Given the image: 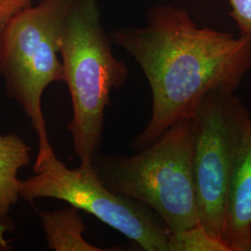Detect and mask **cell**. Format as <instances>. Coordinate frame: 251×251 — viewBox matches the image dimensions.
Returning a JSON list of instances; mask_svg holds the SVG:
<instances>
[{
    "label": "cell",
    "mask_w": 251,
    "mask_h": 251,
    "mask_svg": "<svg viewBox=\"0 0 251 251\" xmlns=\"http://www.w3.org/2000/svg\"><path fill=\"white\" fill-rule=\"evenodd\" d=\"M35 176L21 180L19 197L29 203L38 198L67 202L136 243L143 251H169L170 230L152 209L118 195L100 179L93 167L70 170L53 150L36 156Z\"/></svg>",
    "instance_id": "5"
},
{
    "label": "cell",
    "mask_w": 251,
    "mask_h": 251,
    "mask_svg": "<svg viewBox=\"0 0 251 251\" xmlns=\"http://www.w3.org/2000/svg\"><path fill=\"white\" fill-rule=\"evenodd\" d=\"M72 0H42L11 19L0 37V74L9 99L30 119L38 138V152L53 150L47 131L42 96L52 82L64 80L59 60Z\"/></svg>",
    "instance_id": "4"
},
{
    "label": "cell",
    "mask_w": 251,
    "mask_h": 251,
    "mask_svg": "<svg viewBox=\"0 0 251 251\" xmlns=\"http://www.w3.org/2000/svg\"><path fill=\"white\" fill-rule=\"evenodd\" d=\"M115 41L139 63L152 92L137 151L191 117L207 94L235 91L251 68V36L198 27L184 9H153L147 26L118 32Z\"/></svg>",
    "instance_id": "1"
},
{
    "label": "cell",
    "mask_w": 251,
    "mask_h": 251,
    "mask_svg": "<svg viewBox=\"0 0 251 251\" xmlns=\"http://www.w3.org/2000/svg\"><path fill=\"white\" fill-rule=\"evenodd\" d=\"M60 54L72 100L67 130L80 166L91 168L101 145L111 90L123 86L128 75L125 63L112 52L95 0H72Z\"/></svg>",
    "instance_id": "3"
},
{
    "label": "cell",
    "mask_w": 251,
    "mask_h": 251,
    "mask_svg": "<svg viewBox=\"0 0 251 251\" xmlns=\"http://www.w3.org/2000/svg\"><path fill=\"white\" fill-rule=\"evenodd\" d=\"M169 251H230L227 245L198 223L185 230L170 233Z\"/></svg>",
    "instance_id": "10"
},
{
    "label": "cell",
    "mask_w": 251,
    "mask_h": 251,
    "mask_svg": "<svg viewBox=\"0 0 251 251\" xmlns=\"http://www.w3.org/2000/svg\"><path fill=\"white\" fill-rule=\"evenodd\" d=\"M31 148L17 134L0 135V217L9 218L11 206L18 201L21 169L31 161Z\"/></svg>",
    "instance_id": "9"
},
{
    "label": "cell",
    "mask_w": 251,
    "mask_h": 251,
    "mask_svg": "<svg viewBox=\"0 0 251 251\" xmlns=\"http://www.w3.org/2000/svg\"><path fill=\"white\" fill-rule=\"evenodd\" d=\"M251 118L229 90L207 94L190 117L199 223L221 240L229 184Z\"/></svg>",
    "instance_id": "6"
},
{
    "label": "cell",
    "mask_w": 251,
    "mask_h": 251,
    "mask_svg": "<svg viewBox=\"0 0 251 251\" xmlns=\"http://www.w3.org/2000/svg\"><path fill=\"white\" fill-rule=\"evenodd\" d=\"M78 209L75 206L64 209L44 210L39 213L48 247L55 251H111L122 249H101L88 242Z\"/></svg>",
    "instance_id": "8"
},
{
    "label": "cell",
    "mask_w": 251,
    "mask_h": 251,
    "mask_svg": "<svg viewBox=\"0 0 251 251\" xmlns=\"http://www.w3.org/2000/svg\"><path fill=\"white\" fill-rule=\"evenodd\" d=\"M92 167L108 189L148 206L171 233L199 223L190 117L134 155L97 152Z\"/></svg>",
    "instance_id": "2"
},
{
    "label": "cell",
    "mask_w": 251,
    "mask_h": 251,
    "mask_svg": "<svg viewBox=\"0 0 251 251\" xmlns=\"http://www.w3.org/2000/svg\"><path fill=\"white\" fill-rule=\"evenodd\" d=\"M14 225L9 218L0 217V251H9L11 249L7 234L12 231Z\"/></svg>",
    "instance_id": "13"
},
{
    "label": "cell",
    "mask_w": 251,
    "mask_h": 251,
    "mask_svg": "<svg viewBox=\"0 0 251 251\" xmlns=\"http://www.w3.org/2000/svg\"><path fill=\"white\" fill-rule=\"evenodd\" d=\"M222 239L230 251H251V118L229 184Z\"/></svg>",
    "instance_id": "7"
},
{
    "label": "cell",
    "mask_w": 251,
    "mask_h": 251,
    "mask_svg": "<svg viewBox=\"0 0 251 251\" xmlns=\"http://www.w3.org/2000/svg\"><path fill=\"white\" fill-rule=\"evenodd\" d=\"M231 7L230 15L241 36L251 37V0H226Z\"/></svg>",
    "instance_id": "11"
},
{
    "label": "cell",
    "mask_w": 251,
    "mask_h": 251,
    "mask_svg": "<svg viewBox=\"0 0 251 251\" xmlns=\"http://www.w3.org/2000/svg\"><path fill=\"white\" fill-rule=\"evenodd\" d=\"M30 4L31 0H0V37L9 21Z\"/></svg>",
    "instance_id": "12"
}]
</instances>
